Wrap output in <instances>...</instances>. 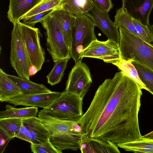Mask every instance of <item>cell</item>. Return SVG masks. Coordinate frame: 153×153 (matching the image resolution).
Returning <instances> with one entry per match:
<instances>
[{"instance_id": "cell-36", "label": "cell", "mask_w": 153, "mask_h": 153, "mask_svg": "<svg viewBox=\"0 0 153 153\" xmlns=\"http://www.w3.org/2000/svg\"><path fill=\"white\" fill-rule=\"evenodd\" d=\"M142 137L147 139H153V131L142 136Z\"/></svg>"}, {"instance_id": "cell-7", "label": "cell", "mask_w": 153, "mask_h": 153, "mask_svg": "<svg viewBox=\"0 0 153 153\" xmlns=\"http://www.w3.org/2000/svg\"><path fill=\"white\" fill-rule=\"evenodd\" d=\"M22 37L25 46L33 74L41 70L45 61V52L41 45L40 30L37 28L28 26L19 22Z\"/></svg>"}, {"instance_id": "cell-32", "label": "cell", "mask_w": 153, "mask_h": 153, "mask_svg": "<svg viewBox=\"0 0 153 153\" xmlns=\"http://www.w3.org/2000/svg\"><path fill=\"white\" fill-rule=\"evenodd\" d=\"M15 137L25 140L31 143L30 132L28 129L24 125L22 121L21 127L16 133Z\"/></svg>"}, {"instance_id": "cell-3", "label": "cell", "mask_w": 153, "mask_h": 153, "mask_svg": "<svg viewBox=\"0 0 153 153\" xmlns=\"http://www.w3.org/2000/svg\"><path fill=\"white\" fill-rule=\"evenodd\" d=\"M75 17L73 26L70 55L75 63L82 61L80 56L82 51L97 39L94 32L96 25L85 14Z\"/></svg>"}, {"instance_id": "cell-10", "label": "cell", "mask_w": 153, "mask_h": 153, "mask_svg": "<svg viewBox=\"0 0 153 153\" xmlns=\"http://www.w3.org/2000/svg\"><path fill=\"white\" fill-rule=\"evenodd\" d=\"M86 15L92 19L96 26L102 31L108 39L119 45L120 35L118 28L110 20L108 13L102 11L94 2L92 8Z\"/></svg>"}, {"instance_id": "cell-15", "label": "cell", "mask_w": 153, "mask_h": 153, "mask_svg": "<svg viewBox=\"0 0 153 153\" xmlns=\"http://www.w3.org/2000/svg\"><path fill=\"white\" fill-rule=\"evenodd\" d=\"M22 121L29 131L31 143H44L50 140L49 132L38 117L23 118Z\"/></svg>"}, {"instance_id": "cell-22", "label": "cell", "mask_w": 153, "mask_h": 153, "mask_svg": "<svg viewBox=\"0 0 153 153\" xmlns=\"http://www.w3.org/2000/svg\"><path fill=\"white\" fill-rule=\"evenodd\" d=\"M65 2L62 9L74 16L86 15L94 4L92 0H65Z\"/></svg>"}, {"instance_id": "cell-1", "label": "cell", "mask_w": 153, "mask_h": 153, "mask_svg": "<svg viewBox=\"0 0 153 153\" xmlns=\"http://www.w3.org/2000/svg\"><path fill=\"white\" fill-rule=\"evenodd\" d=\"M143 93L140 85L121 71L105 79L88 109L76 121L90 137L117 145L142 138L138 114Z\"/></svg>"}, {"instance_id": "cell-29", "label": "cell", "mask_w": 153, "mask_h": 153, "mask_svg": "<svg viewBox=\"0 0 153 153\" xmlns=\"http://www.w3.org/2000/svg\"><path fill=\"white\" fill-rule=\"evenodd\" d=\"M22 118H8L0 119V128L14 138L19 130Z\"/></svg>"}, {"instance_id": "cell-27", "label": "cell", "mask_w": 153, "mask_h": 153, "mask_svg": "<svg viewBox=\"0 0 153 153\" xmlns=\"http://www.w3.org/2000/svg\"><path fill=\"white\" fill-rule=\"evenodd\" d=\"M113 64L117 66L126 75L136 82L142 89L148 91L147 88L140 79L137 70L130 60H126L121 58L118 61Z\"/></svg>"}, {"instance_id": "cell-24", "label": "cell", "mask_w": 153, "mask_h": 153, "mask_svg": "<svg viewBox=\"0 0 153 153\" xmlns=\"http://www.w3.org/2000/svg\"><path fill=\"white\" fill-rule=\"evenodd\" d=\"M71 58L70 55L67 57L60 59L54 62L53 68L46 76L47 82L49 84L53 86L60 82L66 68L68 62Z\"/></svg>"}, {"instance_id": "cell-13", "label": "cell", "mask_w": 153, "mask_h": 153, "mask_svg": "<svg viewBox=\"0 0 153 153\" xmlns=\"http://www.w3.org/2000/svg\"><path fill=\"white\" fill-rule=\"evenodd\" d=\"M117 145L109 140L84 135L79 144L82 153H120Z\"/></svg>"}, {"instance_id": "cell-31", "label": "cell", "mask_w": 153, "mask_h": 153, "mask_svg": "<svg viewBox=\"0 0 153 153\" xmlns=\"http://www.w3.org/2000/svg\"><path fill=\"white\" fill-rule=\"evenodd\" d=\"M56 9H51L34 15L23 20V23L30 27H34L35 24L47 18L54 10Z\"/></svg>"}, {"instance_id": "cell-28", "label": "cell", "mask_w": 153, "mask_h": 153, "mask_svg": "<svg viewBox=\"0 0 153 153\" xmlns=\"http://www.w3.org/2000/svg\"><path fill=\"white\" fill-rule=\"evenodd\" d=\"M132 63L137 70L141 81L153 95V71L144 65L136 62Z\"/></svg>"}, {"instance_id": "cell-5", "label": "cell", "mask_w": 153, "mask_h": 153, "mask_svg": "<svg viewBox=\"0 0 153 153\" xmlns=\"http://www.w3.org/2000/svg\"><path fill=\"white\" fill-rule=\"evenodd\" d=\"M40 23L45 30L47 50L53 62L69 56L70 50L65 43L59 24L53 12Z\"/></svg>"}, {"instance_id": "cell-20", "label": "cell", "mask_w": 153, "mask_h": 153, "mask_svg": "<svg viewBox=\"0 0 153 153\" xmlns=\"http://www.w3.org/2000/svg\"><path fill=\"white\" fill-rule=\"evenodd\" d=\"M20 88L24 94H31L49 93L52 91L42 84H37L30 80L15 75L7 74Z\"/></svg>"}, {"instance_id": "cell-30", "label": "cell", "mask_w": 153, "mask_h": 153, "mask_svg": "<svg viewBox=\"0 0 153 153\" xmlns=\"http://www.w3.org/2000/svg\"><path fill=\"white\" fill-rule=\"evenodd\" d=\"M30 148L34 153H62V151L55 147L50 140L47 142L40 144L31 143Z\"/></svg>"}, {"instance_id": "cell-25", "label": "cell", "mask_w": 153, "mask_h": 153, "mask_svg": "<svg viewBox=\"0 0 153 153\" xmlns=\"http://www.w3.org/2000/svg\"><path fill=\"white\" fill-rule=\"evenodd\" d=\"M65 0H42L31 10L19 19L20 21L37 14L51 9L63 8Z\"/></svg>"}, {"instance_id": "cell-6", "label": "cell", "mask_w": 153, "mask_h": 153, "mask_svg": "<svg viewBox=\"0 0 153 153\" xmlns=\"http://www.w3.org/2000/svg\"><path fill=\"white\" fill-rule=\"evenodd\" d=\"M19 22L13 24L11 33L10 62L19 76L30 80L31 66L20 33Z\"/></svg>"}, {"instance_id": "cell-2", "label": "cell", "mask_w": 153, "mask_h": 153, "mask_svg": "<svg viewBox=\"0 0 153 153\" xmlns=\"http://www.w3.org/2000/svg\"><path fill=\"white\" fill-rule=\"evenodd\" d=\"M121 58L141 64L153 71V45L149 44L122 27L119 28Z\"/></svg>"}, {"instance_id": "cell-21", "label": "cell", "mask_w": 153, "mask_h": 153, "mask_svg": "<svg viewBox=\"0 0 153 153\" xmlns=\"http://www.w3.org/2000/svg\"><path fill=\"white\" fill-rule=\"evenodd\" d=\"M5 110L0 112V119L36 117L38 111V107L35 106L17 108L7 104L5 106Z\"/></svg>"}, {"instance_id": "cell-18", "label": "cell", "mask_w": 153, "mask_h": 153, "mask_svg": "<svg viewBox=\"0 0 153 153\" xmlns=\"http://www.w3.org/2000/svg\"><path fill=\"white\" fill-rule=\"evenodd\" d=\"M53 12L59 24L65 41L70 51L72 29L75 17L62 8L56 9Z\"/></svg>"}, {"instance_id": "cell-37", "label": "cell", "mask_w": 153, "mask_h": 153, "mask_svg": "<svg viewBox=\"0 0 153 153\" xmlns=\"http://www.w3.org/2000/svg\"><path fill=\"white\" fill-rule=\"evenodd\" d=\"M151 35V36L152 39V42L153 43V24L150 25L149 27Z\"/></svg>"}, {"instance_id": "cell-12", "label": "cell", "mask_w": 153, "mask_h": 153, "mask_svg": "<svg viewBox=\"0 0 153 153\" xmlns=\"http://www.w3.org/2000/svg\"><path fill=\"white\" fill-rule=\"evenodd\" d=\"M122 8L132 18L149 27L153 0H122Z\"/></svg>"}, {"instance_id": "cell-9", "label": "cell", "mask_w": 153, "mask_h": 153, "mask_svg": "<svg viewBox=\"0 0 153 153\" xmlns=\"http://www.w3.org/2000/svg\"><path fill=\"white\" fill-rule=\"evenodd\" d=\"M38 117L48 130L51 137L57 134L84 132L76 121L53 117L46 113L43 109L39 111Z\"/></svg>"}, {"instance_id": "cell-19", "label": "cell", "mask_w": 153, "mask_h": 153, "mask_svg": "<svg viewBox=\"0 0 153 153\" xmlns=\"http://www.w3.org/2000/svg\"><path fill=\"white\" fill-rule=\"evenodd\" d=\"M23 94L20 88L0 69V101H6Z\"/></svg>"}, {"instance_id": "cell-16", "label": "cell", "mask_w": 153, "mask_h": 153, "mask_svg": "<svg viewBox=\"0 0 153 153\" xmlns=\"http://www.w3.org/2000/svg\"><path fill=\"white\" fill-rule=\"evenodd\" d=\"M84 135V132L57 134L51 136L50 140L61 151L64 150L76 151L79 149V143Z\"/></svg>"}, {"instance_id": "cell-8", "label": "cell", "mask_w": 153, "mask_h": 153, "mask_svg": "<svg viewBox=\"0 0 153 153\" xmlns=\"http://www.w3.org/2000/svg\"><path fill=\"white\" fill-rule=\"evenodd\" d=\"M92 82L90 69L86 64L79 61L69 72L65 91L83 99Z\"/></svg>"}, {"instance_id": "cell-23", "label": "cell", "mask_w": 153, "mask_h": 153, "mask_svg": "<svg viewBox=\"0 0 153 153\" xmlns=\"http://www.w3.org/2000/svg\"><path fill=\"white\" fill-rule=\"evenodd\" d=\"M117 146L127 151L135 153H153V139L142 137L138 140L118 144Z\"/></svg>"}, {"instance_id": "cell-17", "label": "cell", "mask_w": 153, "mask_h": 153, "mask_svg": "<svg viewBox=\"0 0 153 153\" xmlns=\"http://www.w3.org/2000/svg\"><path fill=\"white\" fill-rule=\"evenodd\" d=\"M42 0H10L7 17L13 24L33 8Z\"/></svg>"}, {"instance_id": "cell-34", "label": "cell", "mask_w": 153, "mask_h": 153, "mask_svg": "<svg viewBox=\"0 0 153 153\" xmlns=\"http://www.w3.org/2000/svg\"><path fill=\"white\" fill-rule=\"evenodd\" d=\"M94 2L102 11L108 13L113 7L111 0H94Z\"/></svg>"}, {"instance_id": "cell-33", "label": "cell", "mask_w": 153, "mask_h": 153, "mask_svg": "<svg viewBox=\"0 0 153 153\" xmlns=\"http://www.w3.org/2000/svg\"><path fill=\"white\" fill-rule=\"evenodd\" d=\"M13 138L0 128V153L3 152L8 144Z\"/></svg>"}, {"instance_id": "cell-14", "label": "cell", "mask_w": 153, "mask_h": 153, "mask_svg": "<svg viewBox=\"0 0 153 153\" xmlns=\"http://www.w3.org/2000/svg\"><path fill=\"white\" fill-rule=\"evenodd\" d=\"M120 53L119 45L109 39L101 41L97 39L93 41L82 52L80 59L90 57L100 59L102 57Z\"/></svg>"}, {"instance_id": "cell-4", "label": "cell", "mask_w": 153, "mask_h": 153, "mask_svg": "<svg viewBox=\"0 0 153 153\" xmlns=\"http://www.w3.org/2000/svg\"><path fill=\"white\" fill-rule=\"evenodd\" d=\"M83 99L65 91L43 110L48 114L59 119L76 121L84 114Z\"/></svg>"}, {"instance_id": "cell-26", "label": "cell", "mask_w": 153, "mask_h": 153, "mask_svg": "<svg viewBox=\"0 0 153 153\" xmlns=\"http://www.w3.org/2000/svg\"><path fill=\"white\" fill-rule=\"evenodd\" d=\"M114 25L118 28L124 27L131 33L139 37L138 33L132 21V18L126 13L121 8L117 10L114 16Z\"/></svg>"}, {"instance_id": "cell-11", "label": "cell", "mask_w": 153, "mask_h": 153, "mask_svg": "<svg viewBox=\"0 0 153 153\" xmlns=\"http://www.w3.org/2000/svg\"><path fill=\"white\" fill-rule=\"evenodd\" d=\"M61 92L51 91L35 94H22L5 101L14 105L35 106L44 108L58 97Z\"/></svg>"}, {"instance_id": "cell-35", "label": "cell", "mask_w": 153, "mask_h": 153, "mask_svg": "<svg viewBox=\"0 0 153 153\" xmlns=\"http://www.w3.org/2000/svg\"><path fill=\"white\" fill-rule=\"evenodd\" d=\"M121 58L120 53L102 57L100 59L105 62L112 64L117 62Z\"/></svg>"}]
</instances>
